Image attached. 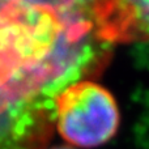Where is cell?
Listing matches in <instances>:
<instances>
[{"label": "cell", "mask_w": 149, "mask_h": 149, "mask_svg": "<svg viewBox=\"0 0 149 149\" xmlns=\"http://www.w3.org/2000/svg\"><path fill=\"white\" fill-rule=\"evenodd\" d=\"M54 122L52 100L0 84V149H43Z\"/></svg>", "instance_id": "cell-3"}, {"label": "cell", "mask_w": 149, "mask_h": 149, "mask_svg": "<svg viewBox=\"0 0 149 149\" xmlns=\"http://www.w3.org/2000/svg\"><path fill=\"white\" fill-rule=\"evenodd\" d=\"M50 149H72V148H67V147H55V148H50Z\"/></svg>", "instance_id": "cell-5"}, {"label": "cell", "mask_w": 149, "mask_h": 149, "mask_svg": "<svg viewBox=\"0 0 149 149\" xmlns=\"http://www.w3.org/2000/svg\"><path fill=\"white\" fill-rule=\"evenodd\" d=\"M72 1H0V84L22 79L47 59Z\"/></svg>", "instance_id": "cell-1"}, {"label": "cell", "mask_w": 149, "mask_h": 149, "mask_svg": "<svg viewBox=\"0 0 149 149\" xmlns=\"http://www.w3.org/2000/svg\"><path fill=\"white\" fill-rule=\"evenodd\" d=\"M92 13L102 41L149 42V1H95Z\"/></svg>", "instance_id": "cell-4"}, {"label": "cell", "mask_w": 149, "mask_h": 149, "mask_svg": "<svg viewBox=\"0 0 149 149\" xmlns=\"http://www.w3.org/2000/svg\"><path fill=\"white\" fill-rule=\"evenodd\" d=\"M55 123L70 144L100 147L118 131L119 110L109 90L94 82L80 81L56 95Z\"/></svg>", "instance_id": "cell-2"}]
</instances>
